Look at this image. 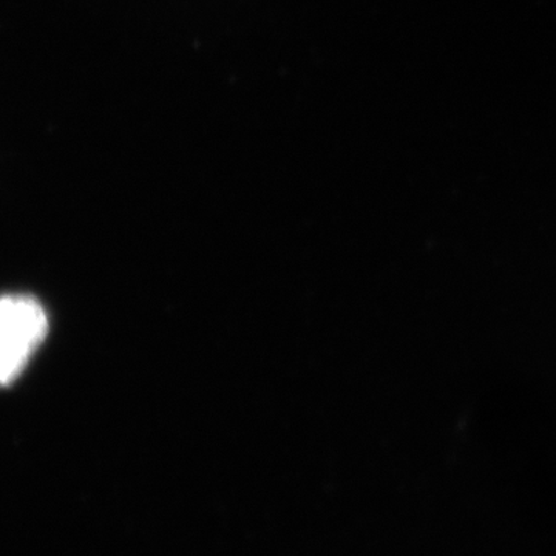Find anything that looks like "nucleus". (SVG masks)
<instances>
[{"instance_id":"nucleus-1","label":"nucleus","mask_w":556,"mask_h":556,"mask_svg":"<svg viewBox=\"0 0 556 556\" xmlns=\"http://www.w3.org/2000/svg\"><path fill=\"white\" fill-rule=\"evenodd\" d=\"M2 382L16 379L33 350L46 334L47 318L39 303L30 298L10 295L2 300Z\"/></svg>"}]
</instances>
